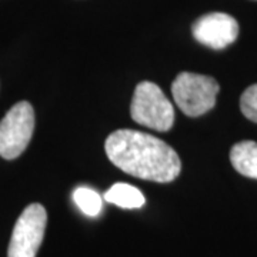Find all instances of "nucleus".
<instances>
[{"mask_svg":"<svg viewBox=\"0 0 257 257\" xmlns=\"http://www.w3.org/2000/svg\"><path fill=\"white\" fill-rule=\"evenodd\" d=\"M220 90L219 83L210 76L196 73L177 74L172 84L176 104L184 114L197 117L211 110Z\"/></svg>","mask_w":257,"mask_h":257,"instance_id":"nucleus-3","label":"nucleus"},{"mask_svg":"<svg viewBox=\"0 0 257 257\" xmlns=\"http://www.w3.org/2000/svg\"><path fill=\"white\" fill-rule=\"evenodd\" d=\"M46 224V209L39 203L29 204L15 224L8 257H36L45 237Z\"/></svg>","mask_w":257,"mask_h":257,"instance_id":"nucleus-5","label":"nucleus"},{"mask_svg":"<svg viewBox=\"0 0 257 257\" xmlns=\"http://www.w3.org/2000/svg\"><path fill=\"white\" fill-rule=\"evenodd\" d=\"M230 162L240 175L257 179V143L251 140L239 142L230 150Z\"/></svg>","mask_w":257,"mask_h":257,"instance_id":"nucleus-7","label":"nucleus"},{"mask_svg":"<svg viewBox=\"0 0 257 257\" xmlns=\"http://www.w3.org/2000/svg\"><path fill=\"white\" fill-rule=\"evenodd\" d=\"M35 130V111L28 101H19L0 121V156L19 157L30 143Z\"/></svg>","mask_w":257,"mask_h":257,"instance_id":"nucleus-4","label":"nucleus"},{"mask_svg":"<svg viewBox=\"0 0 257 257\" xmlns=\"http://www.w3.org/2000/svg\"><path fill=\"white\" fill-rule=\"evenodd\" d=\"M130 114L138 124L157 132H167L175 123L173 104L162 89L152 82H142L136 86Z\"/></svg>","mask_w":257,"mask_h":257,"instance_id":"nucleus-2","label":"nucleus"},{"mask_svg":"<svg viewBox=\"0 0 257 257\" xmlns=\"http://www.w3.org/2000/svg\"><path fill=\"white\" fill-rule=\"evenodd\" d=\"M104 200L121 209H139L145 204V196L135 186L116 183L104 193Z\"/></svg>","mask_w":257,"mask_h":257,"instance_id":"nucleus-8","label":"nucleus"},{"mask_svg":"<svg viewBox=\"0 0 257 257\" xmlns=\"http://www.w3.org/2000/svg\"><path fill=\"white\" fill-rule=\"evenodd\" d=\"M104 149L113 165L143 180L169 183L182 170V162L175 150L149 133L116 130L107 138Z\"/></svg>","mask_w":257,"mask_h":257,"instance_id":"nucleus-1","label":"nucleus"},{"mask_svg":"<svg viewBox=\"0 0 257 257\" xmlns=\"http://www.w3.org/2000/svg\"><path fill=\"white\" fill-rule=\"evenodd\" d=\"M240 109L248 120L257 123V84L248 86L244 93L241 94Z\"/></svg>","mask_w":257,"mask_h":257,"instance_id":"nucleus-10","label":"nucleus"},{"mask_svg":"<svg viewBox=\"0 0 257 257\" xmlns=\"http://www.w3.org/2000/svg\"><path fill=\"white\" fill-rule=\"evenodd\" d=\"M193 36L204 46L221 50L239 36V23L226 13H209L193 23Z\"/></svg>","mask_w":257,"mask_h":257,"instance_id":"nucleus-6","label":"nucleus"},{"mask_svg":"<svg viewBox=\"0 0 257 257\" xmlns=\"http://www.w3.org/2000/svg\"><path fill=\"white\" fill-rule=\"evenodd\" d=\"M73 200L86 216L94 217L101 211L103 200L100 194L89 187H77L73 192Z\"/></svg>","mask_w":257,"mask_h":257,"instance_id":"nucleus-9","label":"nucleus"}]
</instances>
